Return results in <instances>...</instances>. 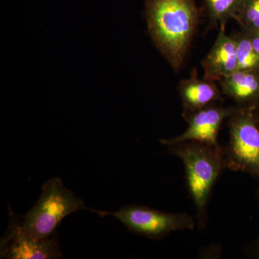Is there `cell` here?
Instances as JSON below:
<instances>
[{"label": "cell", "mask_w": 259, "mask_h": 259, "mask_svg": "<svg viewBox=\"0 0 259 259\" xmlns=\"http://www.w3.org/2000/svg\"><path fill=\"white\" fill-rule=\"evenodd\" d=\"M258 200H259V190H258Z\"/></svg>", "instance_id": "cell-17"}, {"label": "cell", "mask_w": 259, "mask_h": 259, "mask_svg": "<svg viewBox=\"0 0 259 259\" xmlns=\"http://www.w3.org/2000/svg\"><path fill=\"white\" fill-rule=\"evenodd\" d=\"M217 38L210 50L201 61L202 78L218 82L238 70L236 42L232 35H227L226 26L219 27Z\"/></svg>", "instance_id": "cell-8"}, {"label": "cell", "mask_w": 259, "mask_h": 259, "mask_svg": "<svg viewBox=\"0 0 259 259\" xmlns=\"http://www.w3.org/2000/svg\"><path fill=\"white\" fill-rule=\"evenodd\" d=\"M85 209L83 201L66 189L60 178L54 177L44 184L37 203L25 215L19 218L10 212V226L26 238L41 240L55 234L66 216Z\"/></svg>", "instance_id": "cell-3"}, {"label": "cell", "mask_w": 259, "mask_h": 259, "mask_svg": "<svg viewBox=\"0 0 259 259\" xmlns=\"http://www.w3.org/2000/svg\"><path fill=\"white\" fill-rule=\"evenodd\" d=\"M241 109L237 106L225 107L214 104L198 111L182 114L188 125L185 132L171 139L160 140V142L165 146L183 141H197L209 146H220L218 136L223 122Z\"/></svg>", "instance_id": "cell-6"}, {"label": "cell", "mask_w": 259, "mask_h": 259, "mask_svg": "<svg viewBox=\"0 0 259 259\" xmlns=\"http://www.w3.org/2000/svg\"><path fill=\"white\" fill-rule=\"evenodd\" d=\"M171 154L180 158L185 169L187 189L193 201L200 229L206 227L207 206L214 184L226 168L224 150L197 141L167 145Z\"/></svg>", "instance_id": "cell-2"}, {"label": "cell", "mask_w": 259, "mask_h": 259, "mask_svg": "<svg viewBox=\"0 0 259 259\" xmlns=\"http://www.w3.org/2000/svg\"><path fill=\"white\" fill-rule=\"evenodd\" d=\"M246 253L251 258L259 259V238L248 245Z\"/></svg>", "instance_id": "cell-14"}, {"label": "cell", "mask_w": 259, "mask_h": 259, "mask_svg": "<svg viewBox=\"0 0 259 259\" xmlns=\"http://www.w3.org/2000/svg\"><path fill=\"white\" fill-rule=\"evenodd\" d=\"M100 217L109 215L117 218L129 231L136 234L159 240L179 231H192L196 222L187 213H170L139 205H127L110 212L93 210Z\"/></svg>", "instance_id": "cell-5"}, {"label": "cell", "mask_w": 259, "mask_h": 259, "mask_svg": "<svg viewBox=\"0 0 259 259\" xmlns=\"http://www.w3.org/2000/svg\"><path fill=\"white\" fill-rule=\"evenodd\" d=\"M243 0H202L206 16L208 19L207 30L226 26L232 20H236Z\"/></svg>", "instance_id": "cell-11"}, {"label": "cell", "mask_w": 259, "mask_h": 259, "mask_svg": "<svg viewBox=\"0 0 259 259\" xmlns=\"http://www.w3.org/2000/svg\"><path fill=\"white\" fill-rule=\"evenodd\" d=\"M1 258L10 259H51L62 257L55 234L41 240H34L8 227L2 238Z\"/></svg>", "instance_id": "cell-7"}, {"label": "cell", "mask_w": 259, "mask_h": 259, "mask_svg": "<svg viewBox=\"0 0 259 259\" xmlns=\"http://www.w3.org/2000/svg\"><path fill=\"white\" fill-rule=\"evenodd\" d=\"M218 83L223 95L240 108L253 109L259 102V71L238 69Z\"/></svg>", "instance_id": "cell-10"}, {"label": "cell", "mask_w": 259, "mask_h": 259, "mask_svg": "<svg viewBox=\"0 0 259 259\" xmlns=\"http://www.w3.org/2000/svg\"><path fill=\"white\" fill-rule=\"evenodd\" d=\"M177 90L183 107L182 114L198 111L223 100L222 91L217 83L199 78L195 67L190 77L181 80Z\"/></svg>", "instance_id": "cell-9"}, {"label": "cell", "mask_w": 259, "mask_h": 259, "mask_svg": "<svg viewBox=\"0 0 259 259\" xmlns=\"http://www.w3.org/2000/svg\"><path fill=\"white\" fill-rule=\"evenodd\" d=\"M231 35L236 42L238 69L259 71V54L252 45L246 32L241 28Z\"/></svg>", "instance_id": "cell-12"}, {"label": "cell", "mask_w": 259, "mask_h": 259, "mask_svg": "<svg viewBox=\"0 0 259 259\" xmlns=\"http://www.w3.org/2000/svg\"><path fill=\"white\" fill-rule=\"evenodd\" d=\"M253 115H254L255 120H256L257 123H258L259 126V102H258V104L255 105L254 108H253Z\"/></svg>", "instance_id": "cell-16"}, {"label": "cell", "mask_w": 259, "mask_h": 259, "mask_svg": "<svg viewBox=\"0 0 259 259\" xmlns=\"http://www.w3.org/2000/svg\"><path fill=\"white\" fill-rule=\"evenodd\" d=\"M243 30H244V29H243ZM244 30L246 32L248 37H249L250 42H251L252 45H253L255 50L256 51V52L259 54V32Z\"/></svg>", "instance_id": "cell-15"}, {"label": "cell", "mask_w": 259, "mask_h": 259, "mask_svg": "<svg viewBox=\"0 0 259 259\" xmlns=\"http://www.w3.org/2000/svg\"><path fill=\"white\" fill-rule=\"evenodd\" d=\"M235 20L241 28L259 32V0H243Z\"/></svg>", "instance_id": "cell-13"}, {"label": "cell", "mask_w": 259, "mask_h": 259, "mask_svg": "<svg viewBox=\"0 0 259 259\" xmlns=\"http://www.w3.org/2000/svg\"><path fill=\"white\" fill-rule=\"evenodd\" d=\"M145 5L148 33L178 73L198 29L200 13L195 0H146Z\"/></svg>", "instance_id": "cell-1"}, {"label": "cell", "mask_w": 259, "mask_h": 259, "mask_svg": "<svg viewBox=\"0 0 259 259\" xmlns=\"http://www.w3.org/2000/svg\"><path fill=\"white\" fill-rule=\"evenodd\" d=\"M253 110L241 108L228 119L229 143L224 153L227 168L259 179V126Z\"/></svg>", "instance_id": "cell-4"}]
</instances>
